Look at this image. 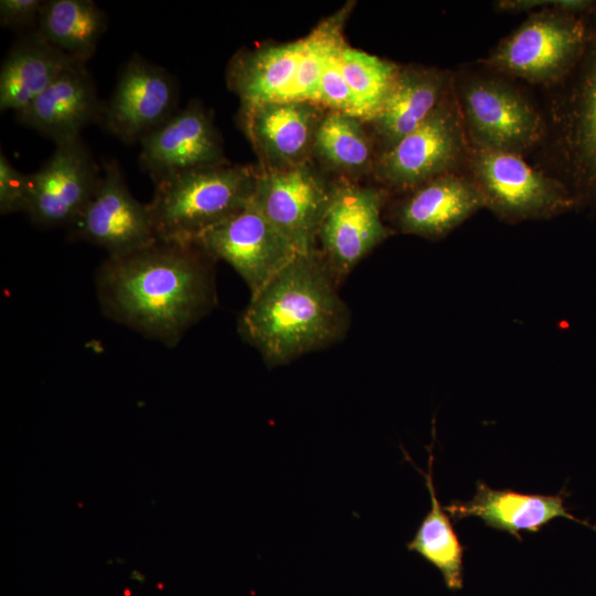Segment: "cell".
Returning a JSON list of instances; mask_svg holds the SVG:
<instances>
[{
  "label": "cell",
  "instance_id": "obj_29",
  "mask_svg": "<svg viewBox=\"0 0 596 596\" xmlns=\"http://www.w3.org/2000/svg\"><path fill=\"white\" fill-rule=\"evenodd\" d=\"M44 1L42 0H1L0 23L10 29L34 30Z\"/></svg>",
  "mask_w": 596,
  "mask_h": 596
},
{
  "label": "cell",
  "instance_id": "obj_21",
  "mask_svg": "<svg viewBox=\"0 0 596 596\" xmlns=\"http://www.w3.org/2000/svg\"><path fill=\"white\" fill-rule=\"evenodd\" d=\"M75 63L35 29L25 32L1 63L0 110H22Z\"/></svg>",
  "mask_w": 596,
  "mask_h": 596
},
{
  "label": "cell",
  "instance_id": "obj_11",
  "mask_svg": "<svg viewBox=\"0 0 596 596\" xmlns=\"http://www.w3.org/2000/svg\"><path fill=\"white\" fill-rule=\"evenodd\" d=\"M29 175L24 213L40 227L68 228L95 193L102 166L79 138L56 146L40 169Z\"/></svg>",
  "mask_w": 596,
  "mask_h": 596
},
{
  "label": "cell",
  "instance_id": "obj_6",
  "mask_svg": "<svg viewBox=\"0 0 596 596\" xmlns=\"http://www.w3.org/2000/svg\"><path fill=\"white\" fill-rule=\"evenodd\" d=\"M387 189L338 180L322 217L316 249L338 284L391 231L382 221Z\"/></svg>",
  "mask_w": 596,
  "mask_h": 596
},
{
  "label": "cell",
  "instance_id": "obj_12",
  "mask_svg": "<svg viewBox=\"0 0 596 596\" xmlns=\"http://www.w3.org/2000/svg\"><path fill=\"white\" fill-rule=\"evenodd\" d=\"M178 110V84L173 75L135 53L119 72L100 124L123 142L135 143Z\"/></svg>",
  "mask_w": 596,
  "mask_h": 596
},
{
  "label": "cell",
  "instance_id": "obj_2",
  "mask_svg": "<svg viewBox=\"0 0 596 596\" xmlns=\"http://www.w3.org/2000/svg\"><path fill=\"white\" fill-rule=\"evenodd\" d=\"M338 285L317 249L299 253L251 295L240 332L272 366L326 348L350 324Z\"/></svg>",
  "mask_w": 596,
  "mask_h": 596
},
{
  "label": "cell",
  "instance_id": "obj_14",
  "mask_svg": "<svg viewBox=\"0 0 596 596\" xmlns=\"http://www.w3.org/2000/svg\"><path fill=\"white\" fill-rule=\"evenodd\" d=\"M139 164L152 179L180 171L230 163L213 118L189 103L140 141Z\"/></svg>",
  "mask_w": 596,
  "mask_h": 596
},
{
  "label": "cell",
  "instance_id": "obj_15",
  "mask_svg": "<svg viewBox=\"0 0 596 596\" xmlns=\"http://www.w3.org/2000/svg\"><path fill=\"white\" fill-rule=\"evenodd\" d=\"M327 109L304 100H281L240 109L243 131L263 170H278L312 161L317 126Z\"/></svg>",
  "mask_w": 596,
  "mask_h": 596
},
{
  "label": "cell",
  "instance_id": "obj_24",
  "mask_svg": "<svg viewBox=\"0 0 596 596\" xmlns=\"http://www.w3.org/2000/svg\"><path fill=\"white\" fill-rule=\"evenodd\" d=\"M433 445L428 448L427 472L415 468L423 475L430 497V509L421 522L414 538L406 544L408 551L417 553L425 561L434 565L443 575L449 589L457 590L462 587V555L464 546L454 531L449 514L441 507L436 496L433 481Z\"/></svg>",
  "mask_w": 596,
  "mask_h": 596
},
{
  "label": "cell",
  "instance_id": "obj_9",
  "mask_svg": "<svg viewBox=\"0 0 596 596\" xmlns=\"http://www.w3.org/2000/svg\"><path fill=\"white\" fill-rule=\"evenodd\" d=\"M68 231L73 240L104 248L111 257L158 241L147 203L132 195L120 164L113 158L103 160L97 189Z\"/></svg>",
  "mask_w": 596,
  "mask_h": 596
},
{
  "label": "cell",
  "instance_id": "obj_1",
  "mask_svg": "<svg viewBox=\"0 0 596 596\" xmlns=\"http://www.w3.org/2000/svg\"><path fill=\"white\" fill-rule=\"evenodd\" d=\"M212 260L192 243L159 240L108 256L95 277L100 308L114 321L174 347L215 305Z\"/></svg>",
  "mask_w": 596,
  "mask_h": 596
},
{
  "label": "cell",
  "instance_id": "obj_28",
  "mask_svg": "<svg viewBox=\"0 0 596 596\" xmlns=\"http://www.w3.org/2000/svg\"><path fill=\"white\" fill-rule=\"evenodd\" d=\"M30 187L29 173L19 171L1 151L0 153V213L8 215L24 212Z\"/></svg>",
  "mask_w": 596,
  "mask_h": 596
},
{
  "label": "cell",
  "instance_id": "obj_7",
  "mask_svg": "<svg viewBox=\"0 0 596 596\" xmlns=\"http://www.w3.org/2000/svg\"><path fill=\"white\" fill-rule=\"evenodd\" d=\"M460 113L471 147L521 155L543 137L538 110L514 87L497 78H475L460 91Z\"/></svg>",
  "mask_w": 596,
  "mask_h": 596
},
{
  "label": "cell",
  "instance_id": "obj_23",
  "mask_svg": "<svg viewBox=\"0 0 596 596\" xmlns=\"http://www.w3.org/2000/svg\"><path fill=\"white\" fill-rule=\"evenodd\" d=\"M107 29V15L92 0L44 1L35 30L77 63L95 54Z\"/></svg>",
  "mask_w": 596,
  "mask_h": 596
},
{
  "label": "cell",
  "instance_id": "obj_8",
  "mask_svg": "<svg viewBox=\"0 0 596 596\" xmlns=\"http://www.w3.org/2000/svg\"><path fill=\"white\" fill-rule=\"evenodd\" d=\"M333 185L313 161L278 170L258 168L253 204L299 253H308L316 251Z\"/></svg>",
  "mask_w": 596,
  "mask_h": 596
},
{
  "label": "cell",
  "instance_id": "obj_4",
  "mask_svg": "<svg viewBox=\"0 0 596 596\" xmlns=\"http://www.w3.org/2000/svg\"><path fill=\"white\" fill-rule=\"evenodd\" d=\"M469 155L485 207L503 221L549 219L575 205L560 182L534 170L518 153L470 147Z\"/></svg>",
  "mask_w": 596,
  "mask_h": 596
},
{
  "label": "cell",
  "instance_id": "obj_25",
  "mask_svg": "<svg viewBox=\"0 0 596 596\" xmlns=\"http://www.w3.org/2000/svg\"><path fill=\"white\" fill-rule=\"evenodd\" d=\"M339 66L353 94L356 116L368 123L384 102L400 66L347 43L340 50Z\"/></svg>",
  "mask_w": 596,
  "mask_h": 596
},
{
  "label": "cell",
  "instance_id": "obj_19",
  "mask_svg": "<svg viewBox=\"0 0 596 596\" xmlns=\"http://www.w3.org/2000/svg\"><path fill=\"white\" fill-rule=\"evenodd\" d=\"M455 522L476 517L492 529L522 541L521 531L536 533L556 518H567L596 531V525L575 518L564 505L562 493L526 494L511 489H492L477 481L476 493L468 501H453L444 507Z\"/></svg>",
  "mask_w": 596,
  "mask_h": 596
},
{
  "label": "cell",
  "instance_id": "obj_20",
  "mask_svg": "<svg viewBox=\"0 0 596 596\" xmlns=\"http://www.w3.org/2000/svg\"><path fill=\"white\" fill-rule=\"evenodd\" d=\"M304 38L275 45H260L237 52L228 63L226 82L237 95L241 108L291 100Z\"/></svg>",
  "mask_w": 596,
  "mask_h": 596
},
{
  "label": "cell",
  "instance_id": "obj_26",
  "mask_svg": "<svg viewBox=\"0 0 596 596\" xmlns=\"http://www.w3.org/2000/svg\"><path fill=\"white\" fill-rule=\"evenodd\" d=\"M344 43L341 29L332 38L327 51L319 83L317 104L327 110L342 111L356 116L353 94L344 81L339 66V53Z\"/></svg>",
  "mask_w": 596,
  "mask_h": 596
},
{
  "label": "cell",
  "instance_id": "obj_3",
  "mask_svg": "<svg viewBox=\"0 0 596 596\" xmlns=\"http://www.w3.org/2000/svg\"><path fill=\"white\" fill-rule=\"evenodd\" d=\"M258 168L221 164L168 174L155 181L147 203L159 241L191 244L253 201Z\"/></svg>",
  "mask_w": 596,
  "mask_h": 596
},
{
  "label": "cell",
  "instance_id": "obj_22",
  "mask_svg": "<svg viewBox=\"0 0 596 596\" xmlns=\"http://www.w3.org/2000/svg\"><path fill=\"white\" fill-rule=\"evenodd\" d=\"M376 159V145L363 119L342 111H324L315 132L313 162L339 180L358 182L373 174Z\"/></svg>",
  "mask_w": 596,
  "mask_h": 596
},
{
  "label": "cell",
  "instance_id": "obj_13",
  "mask_svg": "<svg viewBox=\"0 0 596 596\" xmlns=\"http://www.w3.org/2000/svg\"><path fill=\"white\" fill-rule=\"evenodd\" d=\"M583 39L579 23L543 10L503 39L486 63L530 82L549 83L566 68Z\"/></svg>",
  "mask_w": 596,
  "mask_h": 596
},
{
  "label": "cell",
  "instance_id": "obj_5",
  "mask_svg": "<svg viewBox=\"0 0 596 596\" xmlns=\"http://www.w3.org/2000/svg\"><path fill=\"white\" fill-rule=\"evenodd\" d=\"M467 149L460 108L448 95L422 125L377 155L373 175L384 188L409 192L451 172Z\"/></svg>",
  "mask_w": 596,
  "mask_h": 596
},
{
  "label": "cell",
  "instance_id": "obj_16",
  "mask_svg": "<svg viewBox=\"0 0 596 596\" xmlns=\"http://www.w3.org/2000/svg\"><path fill=\"white\" fill-rule=\"evenodd\" d=\"M104 107L85 64L75 63L14 116L60 146L82 138L87 126L102 123Z\"/></svg>",
  "mask_w": 596,
  "mask_h": 596
},
{
  "label": "cell",
  "instance_id": "obj_17",
  "mask_svg": "<svg viewBox=\"0 0 596 596\" xmlns=\"http://www.w3.org/2000/svg\"><path fill=\"white\" fill-rule=\"evenodd\" d=\"M481 207L485 201L473 180L449 172L409 191L394 220L403 233L439 240Z\"/></svg>",
  "mask_w": 596,
  "mask_h": 596
},
{
  "label": "cell",
  "instance_id": "obj_10",
  "mask_svg": "<svg viewBox=\"0 0 596 596\" xmlns=\"http://www.w3.org/2000/svg\"><path fill=\"white\" fill-rule=\"evenodd\" d=\"M213 260L231 265L258 291L299 252L253 204L209 228L193 243Z\"/></svg>",
  "mask_w": 596,
  "mask_h": 596
},
{
  "label": "cell",
  "instance_id": "obj_27",
  "mask_svg": "<svg viewBox=\"0 0 596 596\" xmlns=\"http://www.w3.org/2000/svg\"><path fill=\"white\" fill-rule=\"evenodd\" d=\"M579 110V149L592 177L596 180V61L587 74Z\"/></svg>",
  "mask_w": 596,
  "mask_h": 596
},
{
  "label": "cell",
  "instance_id": "obj_18",
  "mask_svg": "<svg viewBox=\"0 0 596 596\" xmlns=\"http://www.w3.org/2000/svg\"><path fill=\"white\" fill-rule=\"evenodd\" d=\"M448 76L422 66L400 67L376 114L366 123L377 155L422 125L448 96Z\"/></svg>",
  "mask_w": 596,
  "mask_h": 596
}]
</instances>
